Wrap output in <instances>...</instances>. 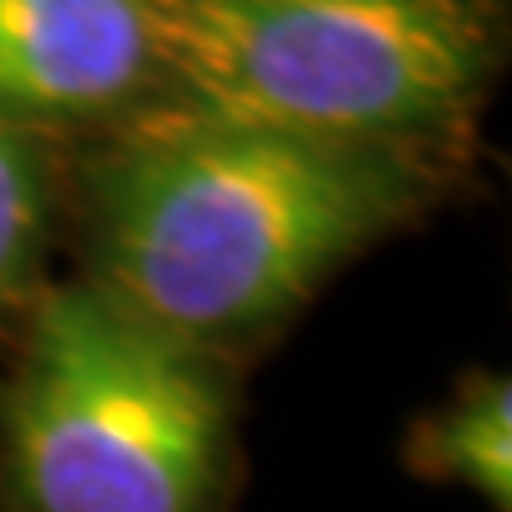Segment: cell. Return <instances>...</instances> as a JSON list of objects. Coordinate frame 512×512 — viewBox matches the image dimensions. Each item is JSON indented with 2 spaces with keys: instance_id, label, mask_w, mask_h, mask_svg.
<instances>
[{
  "instance_id": "cell-1",
  "label": "cell",
  "mask_w": 512,
  "mask_h": 512,
  "mask_svg": "<svg viewBox=\"0 0 512 512\" xmlns=\"http://www.w3.org/2000/svg\"><path fill=\"white\" fill-rule=\"evenodd\" d=\"M432 166L190 110L138 114L91 171V280L214 351L275 328L422 209Z\"/></svg>"
},
{
  "instance_id": "cell-2",
  "label": "cell",
  "mask_w": 512,
  "mask_h": 512,
  "mask_svg": "<svg viewBox=\"0 0 512 512\" xmlns=\"http://www.w3.org/2000/svg\"><path fill=\"white\" fill-rule=\"evenodd\" d=\"M171 110L408 162L451 152L498 72L494 0H147Z\"/></svg>"
},
{
  "instance_id": "cell-3",
  "label": "cell",
  "mask_w": 512,
  "mask_h": 512,
  "mask_svg": "<svg viewBox=\"0 0 512 512\" xmlns=\"http://www.w3.org/2000/svg\"><path fill=\"white\" fill-rule=\"evenodd\" d=\"M233 389L214 351L143 323L91 280L34 304L0 389L19 512H214Z\"/></svg>"
},
{
  "instance_id": "cell-4",
  "label": "cell",
  "mask_w": 512,
  "mask_h": 512,
  "mask_svg": "<svg viewBox=\"0 0 512 512\" xmlns=\"http://www.w3.org/2000/svg\"><path fill=\"white\" fill-rule=\"evenodd\" d=\"M157 86L147 0H0V119H95Z\"/></svg>"
},
{
  "instance_id": "cell-5",
  "label": "cell",
  "mask_w": 512,
  "mask_h": 512,
  "mask_svg": "<svg viewBox=\"0 0 512 512\" xmlns=\"http://www.w3.org/2000/svg\"><path fill=\"white\" fill-rule=\"evenodd\" d=\"M408 470L460 484L489 508H512V384L508 375H470L437 413L413 422Z\"/></svg>"
},
{
  "instance_id": "cell-6",
  "label": "cell",
  "mask_w": 512,
  "mask_h": 512,
  "mask_svg": "<svg viewBox=\"0 0 512 512\" xmlns=\"http://www.w3.org/2000/svg\"><path fill=\"white\" fill-rule=\"evenodd\" d=\"M53 233V176L29 128L0 119V309L34 290Z\"/></svg>"
}]
</instances>
